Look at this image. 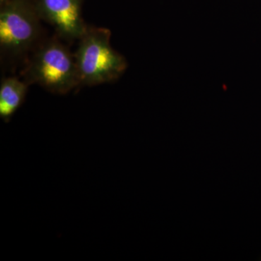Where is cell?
<instances>
[{
    "instance_id": "obj_1",
    "label": "cell",
    "mask_w": 261,
    "mask_h": 261,
    "mask_svg": "<svg viewBox=\"0 0 261 261\" xmlns=\"http://www.w3.org/2000/svg\"><path fill=\"white\" fill-rule=\"evenodd\" d=\"M109 29L88 27L74 54L80 85L96 86L119 79L128 68L126 58L112 47Z\"/></svg>"
},
{
    "instance_id": "obj_2",
    "label": "cell",
    "mask_w": 261,
    "mask_h": 261,
    "mask_svg": "<svg viewBox=\"0 0 261 261\" xmlns=\"http://www.w3.org/2000/svg\"><path fill=\"white\" fill-rule=\"evenodd\" d=\"M24 82L37 84L51 93L65 94L80 85L74 55L56 39L36 51L23 71Z\"/></svg>"
},
{
    "instance_id": "obj_3",
    "label": "cell",
    "mask_w": 261,
    "mask_h": 261,
    "mask_svg": "<svg viewBox=\"0 0 261 261\" xmlns=\"http://www.w3.org/2000/svg\"><path fill=\"white\" fill-rule=\"evenodd\" d=\"M0 11L2 50L19 56L30 49L40 34L39 13L25 0H7Z\"/></svg>"
},
{
    "instance_id": "obj_4",
    "label": "cell",
    "mask_w": 261,
    "mask_h": 261,
    "mask_svg": "<svg viewBox=\"0 0 261 261\" xmlns=\"http://www.w3.org/2000/svg\"><path fill=\"white\" fill-rule=\"evenodd\" d=\"M36 8L40 18L65 39H80L88 28L82 18V0H39Z\"/></svg>"
},
{
    "instance_id": "obj_5",
    "label": "cell",
    "mask_w": 261,
    "mask_h": 261,
    "mask_svg": "<svg viewBox=\"0 0 261 261\" xmlns=\"http://www.w3.org/2000/svg\"><path fill=\"white\" fill-rule=\"evenodd\" d=\"M29 84L15 77L5 78L0 85V118L8 123L23 106Z\"/></svg>"
},
{
    "instance_id": "obj_6",
    "label": "cell",
    "mask_w": 261,
    "mask_h": 261,
    "mask_svg": "<svg viewBox=\"0 0 261 261\" xmlns=\"http://www.w3.org/2000/svg\"><path fill=\"white\" fill-rule=\"evenodd\" d=\"M0 1H1V3H5V2H6L7 0H0Z\"/></svg>"
}]
</instances>
